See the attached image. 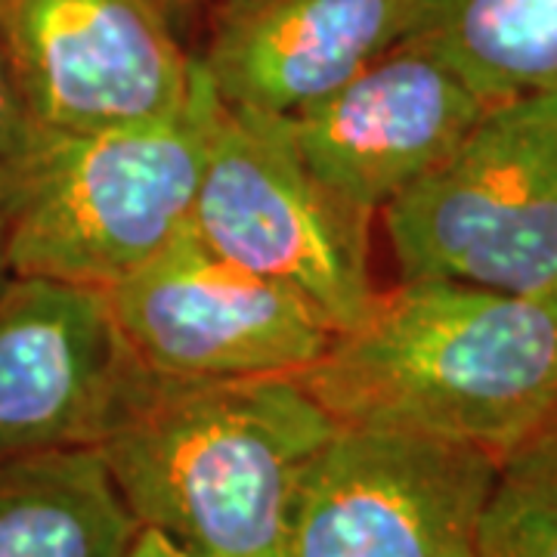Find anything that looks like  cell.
<instances>
[{
  "instance_id": "obj_1",
  "label": "cell",
  "mask_w": 557,
  "mask_h": 557,
  "mask_svg": "<svg viewBox=\"0 0 557 557\" xmlns=\"http://www.w3.org/2000/svg\"><path fill=\"white\" fill-rule=\"evenodd\" d=\"M295 379L341 428L502 458L557 412V322L545 298L399 278Z\"/></svg>"
},
{
  "instance_id": "obj_2",
  "label": "cell",
  "mask_w": 557,
  "mask_h": 557,
  "mask_svg": "<svg viewBox=\"0 0 557 557\" xmlns=\"http://www.w3.org/2000/svg\"><path fill=\"white\" fill-rule=\"evenodd\" d=\"M338 421L295 375L139 366L97 453L143 530L186 557H282L298 480Z\"/></svg>"
},
{
  "instance_id": "obj_3",
  "label": "cell",
  "mask_w": 557,
  "mask_h": 557,
  "mask_svg": "<svg viewBox=\"0 0 557 557\" xmlns=\"http://www.w3.org/2000/svg\"><path fill=\"white\" fill-rule=\"evenodd\" d=\"M220 100L196 72L186 102L156 119L40 127L0 208L13 278L106 292L193 220Z\"/></svg>"
},
{
  "instance_id": "obj_4",
  "label": "cell",
  "mask_w": 557,
  "mask_h": 557,
  "mask_svg": "<svg viewBox=\"0 0 557 557\" xmlns=\"http://www.w3.org/2000/svg\"><path fill=\"white\" fill-rule=\"evenodd\" d=\"M381 220L399 278L542 298L557 278V90L490 102Z\"/></svg>"
},
{
  "instance_id": "obj_5",
  "label": "cell",
  "mask_w": 557,
  "mask_h": 557,
  "mask_svg": "<svg viewBox=\"0 0 557 557\" xmlns=\"http://www.w3.org/2000/svg\"><path fill=\"white\" fill-rule=\"evenodd\" d=\"M372 220L310 174L270 115L220 102L189 223L220 255L307 300L335 335L379 300Z\"/></svg>"
},
{
  "instance_id": "obj_6",
  "label": "cell",
  "mask_w": 557,
  "mask_h": 557,
  "mask_svg": "<svg viewBox=\"0 0 557 557\" xmlns=\"http://www.w3.org/2000/svg\"><path fill=\"white\" fill-rule=\"evenodd\" d=\"M498 458L391 428H341L307 461L282 557H478Z\"/></svg>"
},
{
  "instance_id": "obj_7",
  "label": "cell",
  "mask_w": 557,
  "mask_h": 557,
  "mask_svg": "<svg viewBox=\"0 0 557 557\" xmlns=\"http://www.w3.org/2000/svg\"><path fill=\"white\" fill-rule=\"evenodd\" d=\"M102 295L131 357L168 379L300 375L335 338L307 300L220 255L193 223Z\"/></svg>"
},
{
  "instance_id": "obj_8",
  "label": "cell",
  "mask_w": 557,
  "mask_h": 557,
  "mask_svg": "<svg viewBox=\"0 0 557 557\" xmlns=\"http://www.w3.org/2000/svg\"><path fill=\"white\" fill-rule=\"evenodd\" d=\"M0 38L40 127L168 115L199 72L164 0H0Z\"/></svg>"
},
{
  "instance_id": "obj_9",
  "label": "cell",
  "mask_w": 557,
  "mask_h": 557,
  "mask_svg": "<svg viewBox=\"0 0 557 557\" xmlns=\"http://www.w3.org/2000/svg\"><path fill=\"white\" fill-rule=\"evenodd\" d=\"M486 106L428 44L403 38L332 94L270 119L313 177L379 218L474 127Z\"/></svg>"
},
{
  "instance_id": "obj_10",
  "label": "cell",
  "mask_w": 557,
  "mask_h": 557,
  "mask_svg": "<svg viewBox=\"0 0 557 557\" xmlns=\"http://www.w3.org/2000/svg\"><path fill=\"white\" fill-rule=\"evenodd\" d=\"M137 369L102 292L13 278L0 295V461L97 446Z\"/></svg>"
},
{
  "instance_id": "obj_11",
  "label": "cell",
  "mask_w": 557,
  "mask_h": 557,
  "mask_svg": "<svg viewBox=\"0 0 557 557\" xmlns=\"http://www.w3.org/2000/svg\"><path fill=\"white\" fill-rule=\"evenodd\" d=\"M416 0H220L196 62L230 109L292 115L412 35Z\"/></svg>"
},
{
  "instance_id": "obj_12",
  "label": "cell",
  "mask_w": 557,
  "mask_h": 557,
  "mask_svg": "<svg viewBox=\"0 0 557 557\" xmlns=\"http://www.w3.org/2000/svg\"><path fill=\"white\" fill-rule=\"evenodd\" d=\"M137 533L97 446L0 461V557H127Z\"/></svg>"
},
{
  "instance_id": "obj_13",
  "label": "cell",
  "mask_w": 557,
  "mask_h": 557,
  "mask_svg": "<svg viewBox=\"0 0 557 557\" xmlns=\"http://www.w3.org/2000/svg\"><path fill=\"white\" fill-rule=\"evenodd\" d=\"M428 44L483 100L557 90V0H416Z\"/></svg>"
},
{
  "instance_id": "obj_14",
  "label": "cell",
  "mask_w": 557,
  "mask_h": 557,
  "mask_svg": "<svg viewBox=\"0 0 557 557\" xmlns=\"http://www.w3.org/2000/svg\"><path fill=\"white\" fill-rule=\"evenodd\" d=\"M478 557H557V412L498 458Z\"/></svg>"
},
{
  "instance_id": "obj_15",
  "label": "cell",
  "mask_w": 557,
  "mask_h": 557,
  "mask_svg": "<svg viewBox=\"0 0 557 557\" xmlns=\"http://www.w3.org/2000/svg\"><path fill=\"white\" fill-rule=\"evenodd\" d=\"M35 131H38V121L22 97L16 69L10 62L7 44L0 38V208L13 189V180L20 174Z\"/></svg>"
},
{
  "instance_id": "obj_16",
  "label": "cell",
  "mask_w": 557,
  "mask_h": 557,
  "mask_svg": "<svg viewBox=\"0 0 557 557\" xmlns=\"http://www.w3.org/2000/svg\"><path fill=\"white\" fill-rule=\"evenodd\" d=\"M220 0H164V7H168V13H171V20L177 22L180 35L186 38V32L196 25V22H205L211 13H214V7H218Z\"/></svg>"
},
{
  "instance_id": "obj_17",
  "label": "cell",
  "mask_w": 557,
  "mask_h": 557,
  "mask_svg": "<svg viewBox=\"0 0 557 557\" xmlns=\"http://www.w3.org/2000/svg\"><path fill=\"white\" fill-rule=\"evenodd\" d=\"M127 557H186V555H180L177 548H174L168 539H161L159 533H152V530H143V527H139V533L137 539H134V545H131Z\"/></svg>"
},
{
  "instance_id": "obj_18",
  "label": "cell",
  "mask_w": 557,
  "mask_h": 557,
  "mask_svg": "<svg viewBox=\"0 0 557 557\" xmlns=\"http://www.w3.org/2000/svg\"><path fill=\"white\" fill-rule=\"evenodd\" d=\"M10 282H13V273H10V260H7V236H3V220H0V295Z\"/></svg>"
},
{
  "instance_id": "obj_19",
  "label": "cell",
  "mask_w": 557,
  "mask_h": 557,
  "mask_svg": "<svg viewBox=\"0 0 557 557\" xmlns=\"http://www.w3.org/2000/svg\"><path fill=\"white\" fill-rule=\"evenodd\" d=\"M542 298H545V304H548V310H552V317H555V322H557V278L552 282V288H548Z\"/></svg>"
}]
</instances>
